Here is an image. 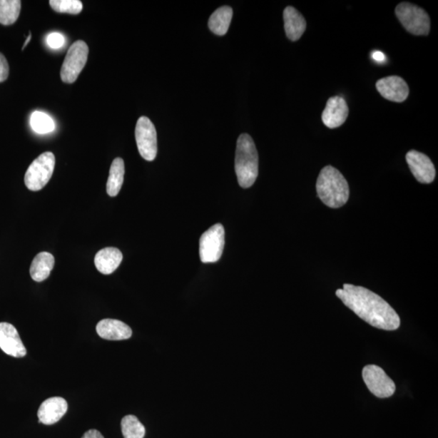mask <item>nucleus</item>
Listing matches in <instances>:
<instances>
[{
  "instance_id": "6e6552de",
  "label": "nucleus",
  "mask_w": 438,
  "mask_h": 438,
  "mask_svg": "<svg viewBox=\"0 0 438 438\" xmlns=\"http://www.w3.org/2000/svg\"><path fill=\"white\" fill-rule=\"evenodd\" d=\"M135 137L141 156L146 161H153L158 153L157 132L149 118H139L136 126Z\"/></svg>"
},
{
  "instance_id": "f257e3e1",
  "label": "nucleus",
  "mask_w": 438,
  "mask_h": 438,
  "mask_svg": "<svg viewBox=\"0 0 438 438\" xmlns=\"http://www.w3.org/2000/svg\"><path fill=\"white\" fill-rule=\"evenodd\" d=\"M342 303L365 322L377 329L395 330L399 327L400 318L387 302L363 287L345 284L336 291Z\"/></svg>"
},
{
  "instance_id": "ddd939ff",
  "label": "nucleus",
  "mask_w": 438,
  "mask_h": 438,
  "mask_svg": "<svg viewBox=\"0 0 438 438\" xmlns=\"http://www.w3.org/2000/svg\"><path fill=\"white\" fill-rule=\"evenodd\" d=\"M348 113V106L345 98L335 96L327 101L322 112V122L329 128H339L346 122Z\"/></svg>"
},
{
  "instance_id": "a878e982",
  "label": "nucleus",
  "mask_w": 438,
  "mask_h": 438,
  "mask_svg": "<svg viewBox=\"0 0 438 438\" xmlns=\"http://www.w3.org/2000/svg\"><path fill=\"white\" fill-rule=\"evenodd\" d=\"M9 75V65L5 56L0 53V83L8 79Z\"/></svg>"
},
{
  "instance_id": "b1692460",
  "label": "nucleus",
  "mask_w": 438,
  "mask_h": 438,
  "mask_svg": "<svg viewBox=\"0 0 438 438\" xmlns=\"http://www.w3.org/2000/svg\"><path fill=\"white\" fill-rule=\"evenodd\" d=\"M53 10L61 14L78 15L81 13L83 4L79 0H51Z\"/></svg>"
},
{
  "instance_id": "5701e85b",
  "label": "nucleus",
  "mask_w": 438,
  "mask_h": 438,
  "mask_svg": "<svg viewBox=\"0 0 438 438\" xmlns=\"http://www.w3.org/2000/svg\"><path fill=\"white\" fill-rule=\"evenodd\" d=\"M31 126L35 132L46 134L54 131L55 122L52 118L41 111H34L31 117Z\"/></svg>"
},
{
  "instance_id": "f3484780",
  "label": "nucleus",
  "mask_w": 438,
  "mask_h": 438,
  "mask_svg": "<svg viewBox=\"0 0 438 438\" xmlns=\"http://www.w3.org/2000/svg\"><path fill=\"white\" fill-rule=\"evenodd\" d=\"M123 254L116 248L109 247L101 250L94 258V264L101 274L111 275L119 268Z\"/></svg>"
},
{
  "instance_id": "0eeeda50",
  "label": "nucleus",
  "mask_w": 438,
  "mask_h": 438,
  "mask_svg": "<svg viewBox=\"0 0 438 438\" xmlns=\"http://www.w3.org/2000/svg\"><path fill=\"white\" fill-rule=\"evenodd\" d=\"M88 55V47L84 41H76L70 46L61 68V80L68 84H73L78 78L81 71L86 66Z\"/></svg>"
},
{
  "instance_id": "4468645a",
  "label": "nucleus",
  "mask_w": 438,
  "mask_h": 438,
  "mask_svg": "<svg viewBox=\"0 0 438 438\" xmlns=\"http://www.w3.org/2000/svg\"><path fill=\"white\" fill-rule=\"evenodd\" d=\"M68 411V402L61 397H53L41 404L38 417L39 422L51 425L58 422Z\"/></svg>"
},
{
  "instance_id": "1a4fd4ad",
  "label": "nucleus",
  "mask_w": 438,
  "mask_h": 438,
  "mask_svg": "<svg viewBox=\"0 0 438 438\" xmlns=\"http://www.w3.org/2000/svg\"><path fill=\"white\" fill-rule=\"evenodd\" d=\"M362 376L367 387L376 397L386 399L394 394V382L380 367L375 365L365 366Z\"/></svg>"
},
{
  "instance_id": "f8f14e48",
  "label": "nucleus",
  "mask_w": 438,
  "mask_h": 438,
  "mask_svg": "<svg viewBox=\"0 0 438 438\" xmlns=\"http://www.w3.org/2000/svg\"><path fill=\"white\" fill-rule=\"evenodd\" d=\"M0 348L9 356L16 358L25 357L27 352L19 331L7 322H0Z\"/></svg>"
},
{
  "instance_id": "39448f33",
  "label": "nucleus",
  "mask_w": 438,
  "mask_h": 438,
  "mask_svg": "<svg viewBox=\"0 0 438 438\" xmlns=\"http://www.w3.org/2000/svg\"><path fill=\"white\" fill-rule=\"evenodd\" d=\"M395 14L407 31L418 36L429 34V16L418 6L407 2L401 3L396 7Z\"/></svg>"
},
{
  "instance_id": "cd10ccee",
  "label": "nucleus",
  "mask_w": 438,
  "mask_h": 438,
  "mask_svg": "<svg viewBox=\"0 0 438 438\" xmlns=\"http://www.w3.org/2000/svg\"><path fill=\"white\" fill-rule=\"evenodd\" d=\"M372 57L375 58V61L377 62H382L384 61V55L381 51H375L372 54Z\"/></svg>"
},
{
  "instance_id": "9b49d317",
  "label": "nucleus",
  "mask_w": 438,
  "mask_h": 438,
  "mask_svg": "<svg viewBox=\"0 0 438 438\" xmlns=\"http://www.w3.org/2000/svg\"><path fill=\"white\" fill-rule=\"evenodd\" d=\"M377 90L381 96L394 103H402L409 96V87L407 82L398 76H389L378 80Z\"/></svg>"
},
{
  "instance_id": "20e7f679",
  "label": "nucleus",
  "mask_w": 438,
  "mask_h": 438,
  "mask_svg": "<svg viewBox=\"0 0 438 438\" xmlns=\"http://www.w3.org/2000/svg\"><path fill=\"white\" fill-rule=\"evenodd\" d=\"M55 165L56 158L51 152L41 153L35 159L25 175V183L29 190L37 192L43 189L50 181Z\"/></svg>"
},
{
  "instance_id": "393cba45",
  "label": "nucleus",
  "mask_w": 438,
  "mask_h": 438,
  "mask_svg": "<svg viewBox=\"0 0 438 438\" xmlns=\"http://www.w3.org/2000/svg\"><path fill=\"white\" fill-rule=\"evenodd\" d=\"M47 44L52 49H58L64 44V38L60 33H51L47 37Z\"/></svg>"
},
{
  "instance_id": "a211bd4d",
  "label": "nucleus",
  "mask_w": 438,
  "mask_h": 438,
  "mask_svg": "<svg viewBox=\"0 0 438 438\" xmlns=\"http://www.w3.org/2000/svg\"><path fill=\"white\" fill-rule=\"evenodd\" d=\"M55 258L51 253L43 252L34 258L31 266V275L34 281L43 282L51 275L54 268Z\"/></svg>"
},
{
  "instance_id": "2eb2a0df",
  "label": "nucleus",
  "mask_w": 438,
  "mask_h": 438,
  "mask_svg": "<svg viewBox=\"0 0 438 438\" xmlns=\"http://www.w3.org/2000/svg\"><path fill=\"white\" fill-rule=\"evenodd\" d=\"M97 333L104 340H124L131 338L132 329L119 320L104 319L99 322L96 327Z\"/></svg>"
},
{
  "instance_id": "423d86ee",
  "label": "nucleus",
  "mask_w": 438,
  "mask_h": 438,
  "mask_svg": "<svg viewBox=\"0 0 438 438\" xmlns=\"http://www.w3.org/2000/svg\"><path fill=\"white\" fill-rule=\"evenodd\" d=\"M225 245V230L217 223L200 236L199 254L203 263H215L220 260Z\"/></svg>"
},
{
  "instance_id": "c85d7f7f",
  "label": "nucleus",
  "mask_w": 438,
  "mask_h": 438,
  "mask_svg": "<svg viewBox=\"0 0 438 438\" xmlns=\"http://www.w3.org/2000/svg\"><path fill=\"white\" fill-rule=\"evenodd\" d=\"M31 34H29V37L27 38L25 44H24L23 47H22V50L26 49V46L29 44V41H31Z\"/></svg>"
},
{
  "instance_id": "aec40b11",
  "label": "nucleus",
  "mask_w": 438,
  "mask_h": 438,
  "mask_svg": "<svg viewBox=\"0 0 438 438\" xmlns=\"http://www.w3.org/2000/svg\"><path fill=\"white\" fill-rule=\"evenodd\" d=\"M124 168L123 160L121 158L114 159L110 169L108 183H106V193L110 197H116L119 194L123 183Z\"/></svg>"
},
{
  "instance_id": "7ed1b4c3",
  "label": "nucleus",
  "mask_w": 438,
  "mask_h": 438,
  "mask_svg": "<svg viewBox=\"0 0 438 438\" xmlns=\"http://www.w3.org/2000/svg\"><path fill=\"white\" fill-rule=\"evenodd\" d=\"M258 153L250 135L241 134L236 146L235 170L243 188L252 187L258 176Z\"/></svg>"
},
{
  "instance_id": "f03ea898",
  "label": "nucleus",
  "mask_w": 438,
  "mask_h": 438,
  "mask_svg": "<svg viewBox=\"0 0 438 438\" xmlns=\"http://www.w3.org/2000/svg\"><path fill=\"white\" fill-rule=\"evenodd\" d=\"M316 187L319 198L325 205L333 209L345 205L350 195L345 176L332 165H327L321 170Z\"/></svg>"
},
{
  "instance_id": "dca6fc26",
  "label": "nucleus",
  "mask_w": 438,
  "mask_h": 438,
  "mask_svg": "<svg viewBox=\"0 0 438 438\" xmlns=\"http://www.w3.org/2000/svg\"><path fill=\"white\" fill-rule=\"evenodd\" d=\"M284 29L287 38L293 41L299 40L306 31V21L303 15L292 6L283 11Z\"/></svg>"
},
{
  "instance_id": "412c9836",
  "label": "nucleus",
  "mask_w": 438,
  "mask_h": 438,
  "mask_svg": "<svg viewBox=\"0 0 438 438\" xmlns=\"http://www.w3.org/2000/svg\"><path fill=\"white\" fill-rule=\"evenodd\" d=\"M21 8L20 0H0V24L13 25L19 19Z\"/></svg>"
},
{
  "instance_id": "6ab92c4d",
  "label": "nucleus",
  "mask_w": 438,
  "mask_h": 438,
  "mask_svg": "<svg viewBox=\"0 0 438 438\" xmlns=\"http://www.w3.org/2000/svg\"><path fill=\"white\" fill-rule=\"evenodd\" d=\"M233 16V10L229 6L218 9L210 17L208 26L210 31L218 36H223L228 31Z\"/></svg>"
},
{
  "instance_id": "4be33fe9",
  "label": "nucleus",
  "mask_w": 438,
  "mask_h": 438,
  "mask_svg": "<svg viewBox=\"0 0 438 438\" xmlns=\"http://www.w3.org/2000/svg\"><path fill=\"white\" fill-rule=\"evenodd\" d=\"M121 429L124 438H144L146 429L138 417L133 415L124 417L121 422Z\"/></svg>"
},
{
  "instance_id": "bb28decb",
  "label": "nucleus",
  "mask_w": 438,
  "mask_h": 438,
  "mask_svg": "<svg viewBox=\"0 0 438 438\" xmlns=\"http://www.w3.org/2000/svg\"><path fill=\"white\" fill-rule=\"evenodd\" d=\"M81 438H104L102 434L96 429H91L86 432Z\"/></svg>"
},
{
  "instance_id": "9d476101",
  "label": "nucleus",
  "mask_w": 438,
  "mask_h": 438,
  "mask_svg": "<svg viewBox=\"0 0 438 438\" xmlns=\"http://www.w3.org/2000/svg\"><path fill=\"white\" fill-rule=\"evenodd\" d=\"M406 160L417 181L422 183H431L434 180L436 176L434 165L424 153L411 151L407 153Z\"/></svg>"
}]
</instances>
